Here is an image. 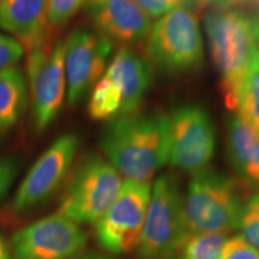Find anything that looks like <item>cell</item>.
<instances>
[{
  "label": "cell",
  "mask_w": 259,
  "mask_h": 259,
  "mask_svg": "<svg viewBox=\"0 0 259 259\" xmlns=\"http://www.w3.org/2000/svg\"><path fill=\"white\" fill-rule=\"evenodd\" d=\"M122 186L120 174L96 154L80 158L60 198L58 212L77 225H95L109 209Z\"/></svg>",
  "instance_id": "obj_6"
},
{
  "label": "cell",
  "mask_w": 259,
  "mask_h": 259,
  "mask_svg": "<svg viewBox=\"0 0 259 259\" xmlns=\"http://www.w3.org/2000/svg\"><path fill=\"white\" fill-rule=\"evenodd\" d=\"M150 194V183L122 181L118 197L94 225L101 248L114 255L138 250Z\"/></svg>",
  "instance_id": "obj_8"
},
{
  "label": "cell",
  "mask_w": 259,
  "mask_h": 259,
  "mask_svg": "<svg viewBox=\"0 0 259 259\" xmlns=\"http://www.w3.org/2000/svg\"><path fill=\"white\" fill-rule=\"evenodd\" d=\"M168 120V163L189 173L208 167L216 151V131L209 113L198 105H184L177 107Z\"/></svg>",
  "instance_id": "obj_10"
},
{
  "label": "cell",
  "mask_w": 259,
  "mask_h": 259,
  "mask_svg": "<svg viewBox=\"0 0 259 259\" xmlns=\"http://www.w3.org/2000/svg\"><path fill=\"white\" fill-rule=\"evenodd\" d=\"M147 37L149 59L164 72H186L202 64V30L189 8L177 9L157 18Z\"/></svg>",
  "instance_id": "obj_7"
},
{
  "label": "cell",
  "mask_w": 259,
  "mask_h": 259,
  "mask_svg": "<svg viewBox=\"0 0 259 259\" xmlns=\"http://www.w3.org/2000/svg\"><path fill=\"white\" fill-rule=\"evenodd\" d=\"M0 259H12L10 242L3 234H0Z\"/></svg>",
  "instance_id": "obj_27"
},
{
  "label": "cell",
  "mask_w": 259,
  "mask_h": 259,
  "mask_svg": "<svg viewBox=\"0 0 259 259\" xmlns=\"http://www.w3.org/2000/svg\"><path fill=\"white\" fill-rule=\"evenodd\" d=\"M221 259H259V251L240 235L227 238Z\"/></svg>",
  "instance_id": "obj_24"
},
{
  "label": "cell",
  "mask_w": 259,
  "mask_h": 259,
  "mask_svg": "<svg viewBox=\"0 0 259 259\" xmlns=\"http://www.w3.org/2000/svg\"><path fill=\"white\" fill-rule=\"evenodd\" d=\"M70 259H116V258L111 257V255L97 253V252H87V253H82V252H80L79 254L74 255V257Z\"/></svg>",
  "instance_id": "obj_28"
},
{
  "label": "cell",
  "mask_w": 259,
  "mask_h": 259,
  "mask_svg": "<svg viewBox=\"0 0 259 259\" xmlns=\"http://www.w3.org/2000/svg\"><path fill=\"white\" fill-rule=\"evenodd\" d=\"M238 229L239 235L259 251V193L246 200Z\"/></svg>",
  "instance_id": "obj_20"
},
{
  "label": "cell",
  "mask_w": 259,
  "mask_h": 259,
  "mask_svg": "<svg viewBox=\"0 0 259 259\" xmlns=\"http://www.w3.org/2000/svg\"><path fill=\"white\" fill-rule=\"evenodd\" d=\"M79 145L77 134L59 136L25 174L12 199V211L23 213L46 202L69 174Z\"/></svg>",
  "instance_id": "obj_12"
},
{
  "label": "cell",
  "mask_w": 259,
  "mask_h": 259,
  "mask_svg": "<svg viewBox=\"0 0 259 259\" xmlns=\"http://www.w3.org/2000/svg\"><path fill=\"white\" fill-rule=\"evenodd\" d=\"M227 156L236 176L259 190V136L238 114L227 124Z\"/></svg>",
  "instance_id": "obj_16"
},
{
  "label": "cell",
  "mask_w": 259,
  "mask_h": 259,
  "mask_svg": "<svg viewBox=\"0 0 259 259\" xmlns=\"http://www.w3.org/2000/svg\"><path fill=\"white\" fill-rule=\"evenodd\" d=\"M205 2L216 6L219 10H227L232 8V6L241 4V3L246 2V0H205Z\"/></svg>",
  "instance_id": "obj_26"
},
{
  "label": "cell",
  "mask_w": 259,
  "mask_h": 259,
  "mask_svg": "<svg viewBox=\"0 0 259 259\" xmlns=\"http://www.w3.org/2000/svg\"><path fill=\"white\" fill-rule=\"evenodd\" d=\"M88 234L59 212L23 227L10 240L12 259H70L83 252Z\"/></svg>",
  "instance_id": "obj_11"
},
{
  "label": "cell",
  "mask_w": 259,
  "mask_h": 259,
  "mask_svg": "<svg viewBox=\"0 0 259 259\" xmlns=\"http://www.w3.org/2000/svg\"><path fill=\"white\" fill-rule=\"evenodd\" d=\"M225 105L236 112L245 74L259 48V17L236 10H215L204 19Z\"/></svg>",
  "instance_id": "obj_2"
},
{
  "label": "cell",
  "mask_w": 259,
  "mask_h": 259,
  "mask_svg": "<svg viewBox=\"0 0 259 259\" xmlns=\"http://www.w3.org/2000/svg\"><path fill=\"white\" fill-rule=\"evenodd\" d=\"M185 198L191 235L228 233L239 228L246 200L235 181L215 168L193 173Z\"/></svg>",
  "instance_id": "obj_4"
},
{
  "label": "cell",
  "mask_w": 259,
  "mask_h": 259,
  "mask_svg": "<svg viewBox=\"0 0 259 259\" xmlns=\"http://www.w3.org/2000/svg\"><path fill=\"white\" fill-rule=\"evenodd\" d=\"M226 233H204L191 235L177 259H221Z\"/></svg>",
  "instance_id": "obj_19"
},
{
  "label": "cell",
  "mask_w": 259,
  "mask_h": 259,
  "mask_svg": "<svg viewBox=\"0 0 259 259\" xmlns=\"http://www.w3.org/2000/svg\"><path fill=\"white\" fill-rule=\"evenodd\" d=\"M236 112L259 136V48L242 80Z\"/></svg>",
  "instance_id": "obj_18"
},
{
  "label": "cell",
  "mask_w": 259,
  "mask_h": 259,
  "mask_svg": "<svg viewBox=\"0 0 259 259\" xmlns=\"http://www.w3.org/2000/svg\"><path fill=\"white\" fill-rule=\"evenodd\" d=\"M151 84V66L147 59L122 47L109 63L89 97L90 118L99 121L134 115Z\"/></svg>",
  "instance_id": "obj_3"
},
{
  "label": "cell",
  "mask_w": 259,
  "mask_h": 259,
  "mask_svg": "<svg viewBox=\"0 0 259 259\" xmlns=\"http://www.w3.org/2000/svg\"><path fill=\"white\" fill-rule=\"evenodd\" d=\"M113 44L105 35L84 28L73 30L65 40L66 100L70 106L82 101L105 73Z\"/></svg>",
  "instance_id": "obj_13"
},
{
  "label": "cell",
  "mask_w": 259,
  "mask_h": 259,
  "mask_svg": "<svg viewBox=\"0 0 259 259\" xmlns=\"http://www.w3.org/2000/svg\"><path fill=\"white\" fill-rule=\"evenodd\" d=\"M185 194L173 174H162L151 187L138 252L142 259H171L191 236Z\"/></svg>",
  "instance_id": "obj_5"
},
{
  "label": "cell",
  "mask_w": 259,
  "mask_h": 259,
  "mask_svg": "<svg viewBox=\"0 0 259 259\" xmlns=\"http://www.w3.org/2000/svg\"><path fill=\"white\" fill-rule=\"evenodd\" d=\"M100 147L125 180L150 183L169 158L168 115L134 114L108 121Z\"/></svg>",
  "instance_id": "obj_1"
},
{
  "label": "cell",
  "mask_w": 259,
  "mask_h": 259,
  "mask_svg": "<svg viewBox=\"0 0 259 259\" xmlns=\"http://www.w3.org/2000/svg\"><path fill=\"white\" fill-rule=\"evenodd\" d=\"M48 0H0V29L31 51L47 42Z\"/></svg>",
  "instance_id": "obj_15"
},
{
  "label": "cell",
  "mask_w": 259,
  "mask_h": 259,
  "mask_svg": "<svg viewBox=\"0 0 259 259\" xmlns=\"http://www.w3.org/2000/svg\"><path fill=\"white\" fill-rule=\"evenodd\" d=\"M28 93L27 79L18 67L0 72V131L17 124L27 108Z\"/></svg>",
  "instance_id": "obj_17"
},
{
  "label": "cell",
  "mask_w": 259,
  "mask_h": 259,
  "mask_svg": "<svg viewBox=\"0 0 259 259\" xmlns=\"http://www.w3.org/2000/svg\"><path fill=\"white\" fill-rule=\"evenodd\" d=\"M65 41L44 45L29 51L27 73L34 127L44 132L57 119L66 97Z\"/></svg>",
  "instance_id": "obj_9"
},
{
  "label": "cell",
  "mask_w": 259,
  "mask_h": 259,
  "mask_svg": "<svg viewBox=\"0 0 259 259\" xmlns=\"http://www.w3.org/2000/svg\"><path fill=\"white\" fill-rule=\"evenodd\" d=\"M84 8L97 32L113 42L143 40L153 25L151 17L135 0H87Z\"/></svg>",
  "instance_id": "obj_14"
},
{
  "label": "cell",
  "mask_w": 259,
  "mask_h": 259,
  "mask_svg": "<svg viewBox=\"0 0 259 259\" xmlns=\"http://www.w3.org/2000/svg\"><path fill=\"white\" fill-rule=\"evenodd\" d=\"M85 3L87 0H48V23L56 27L66 23Z\"/></svg>",
  "instance_id": "obj_21"
},
{
  "label": "cell",
  "mask_w": 259,
  "mask_h": 259,
  "mask_svg": "<svg viewBox=\"0 0 259 259\" xmlns=\"http://www.w3.org/2000/svg\"><path fill=\"white\" fill-rule=\"evenodd\" d=\"M17 164L10 157L0 156V200L4 199L14 184Z\"/></svg>",
  "instance_id": "obj_25"
},
{
  "label": "cell",
  "mask_w": 259,
  "mask_h": 259,
  "mask_svg": "<svg viewBox=\"0 0 259 259\" xmlns=\"http://www.w3.org/2000/svg\"><path fill=\"white\" fill-rule=\"evenodd\" d=\"M149 17L160 18L177 9L187 8L196 0H135Z\"/></svg>",
  "instance_id": "obj_23"
},
{
  "label": "cell",
  "mask_w": 259,
  "mask_h": 259,
  "mask_svg": "<svg viewBox=\"0 0 259 259\" xmlns=\"http://www.w3.org/2000/svg\"><path fill=\"white\" fill-rule=\"evenodd\" d=\"M24 47L5 32L0 31V72L15 66L24 56Z\"/></svg>",
  "instance_id": "obj_22"
}]
</instances>
